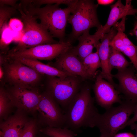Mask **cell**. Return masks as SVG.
Returning <instances> with one entry per match:
<instances>
[{
  "mask_svg": "<svg viewBox=\"0 0 137 137\" xmlns=\"http://www.w3.org/2000/svg\"><path fill=\"white\" fill-rule=\"evenodd\" d=\"M91 94L88 84H82L80 90L70 103L64 114V128L76 133L84 127L93 128L100 114L94 105V99Z\"/></svg>",
  "mask_w": 137,
  "mask_h": 137,
  "instance_id": "1",
  "label": "cell"
},
{
  "mask_svg": "<svg viewBox=\"0 0 137 137\" xmlns=\"http://www.w3.org/2000/svg\"><path fill=\"white\" fill-rule=\"evenodd\" d=\"M77 0L73 4L61 8L57 4H47L44 7L34 6L29 0H22L20 4L30 13L40 21V24L59 42H66L65 29L70 13Z\"/></svg>",
  "mask_w": 137,
  "mask_h": 137,
  "instance_id": "2",
  "label": "cell"
},
{
  "mask_svg": "<svg viewBox=\"0 0 137 137\" xmlns=\"http://www.w3.org/2000/svg\"><path fill=\"white\" fill-rule=\"evenodd\" d=\"M23 24L22 36L18 45L7 53H11L43 44H53L59 42L54 39L48 31L37 18L19 4L16 7Z\"/></svg>",
  "mask_w": 137,
  "mask_h": 137,
  "instance_id": "3",
  "label": "cell"
},
{
  "mask_svg": "<svg viewBox=\"0 0 137 137\" xmlns=\"http://www.w3.org/2000/svg\"><path fill=\"white\" fill-rule=\"evenodd\" d=\"M98 5L90 0H77L69 16L68 22L72 26L71 32L66 37V41L72 44L78 38L92 28L98 29L102 25L98 18Z\"/></svg>",
  "mask_w": 137,
  "mask_h": 137,
  "instance_id": "4",
  "label": "cell"
},
{
  "mask_svg": "<svg viewBox=\"0 0 137 137\" xmlns=\"http://www.w3.org/2000/svg\"><path fill=\"white\" fill-rule=\"evenodd\" d=\"M136 103L128 100L122 101L118 106L112 107L100 114L95 127L99 129L103 137H114L124 127L133 114Z\"/></svg>",
  "mask_w": 137,
  "mask_h": 137,
  "instance_id": "5",
  "label": "cell"
},
{
  "mask_svg": "<svg viewBox=\"0 0 137 137\" xmlns=\"http://www.w3.org/2000/svg\"><path fill=\"white\" fill-rule=\"evenodd\" d=\"M46 76L45 90L53 97L65 114L72 99L80 90L83 79L68 75L64 78Z\"/></svg>",
  "mask_w": 137,
  "mask_h": 137,
  "instance_id": "6",
  "label": "cell"
},
{
  "mask_svg": "<svg viewBox=\"0 0 137 137\" xmlns=\"http://www.w3.org/2000/svg\"><path fill=\"white\" fill-rule=\"evenodd\" d=\"M5 59L2 66L4 72L3 80L8 85L29 89L37 88L45 75L18 60L7 59L5 57Z\"/></svg>",
  "mask_w": 137,
  "mask_h": 137,
  "instance_id": "7",
  "label": "cell"
},
{
  "mask_svg": "<svg viewBox=\"0 0 137 137\" xmlns=\"http://www.w3.org/2000/svg\"><path fill=\"white\" fill-rule=\"evenodd\" d=\"M37 112V121L41 128L48 127L64 128L65 122L64 113L60 106L45 90L41 93Z\"/></svg>",
  "mask_w": 137,
  "mask_h": 137,
  "instance_id": "8",
  "label": "cell"
},
{
  "mask_svg": "<svg viewBox=\"0 0 137 137\" xmlns=\"http://www.w3.org/2000/svg\"><path fill=\"white\" fill-rule=\"evenodd\" d=\"M72 44L67 42L53 44H45L11 53L5 54L7 59L20 58L37 60H51L71 49Z\"/></svg>",
  "mask_w": 137,
  "mask_h": 137,
  "instance_id": "9",
  "label": "cell"
},
{
  "mask_svg": "<svg viewBox=\"0 0 137 137\" xmlns=\"http://www.w3.org/2000/svg\"><path fill=\"white\" fill-rule=\"evenodd\" d=\"M5 88L17 109L26 114H34L40 101L41 93L38 88L29 89L8 85Z\"/></svg>",
  "mask_w": 137,
  "mask_h": 137,
  "instance_id": "10",
  "label": "cell"
},
{
  "mask_svg": "<svg viewBox=\"0 0 137 137\" xmlns=\"http://www.w3.org/2000/svg\"><path fill=\"white\" fill-rule=\"evenodd\" d=\"M71 49L60 55L54 62L48 64L69 75L80 76L84 80L91 79L82 61Z\"/></svg>",
  "mask_w": 137,
  "mask_h": 137,
  "instance_id": "11",
  "label": "cell"
},
{
  "mask_svg": "<svg viewBox=\"0 0 137 137\" xmlns=\"http://www.w3.org/2000/svg\"><path fill=\"white\" fill-rule=\"evenodd\" d=\"M93 89L98 104L107 110L116 103L122 102L119 91L112 84L105 80L100 73L97 74Z\"/></svg>",
  "mask_w": 137,
  "mask_h": 137,
  "instance_id": "12",
  "label": "cell"
},
{
  "mask_svg": "<svg viewBox=\"0 0 137 137\" xmlns=\"http://www.w3.org/2000/svg\"><path fill=\"white\" fill-rule=\"evenodd\" d=\"M133 66L120 71L112 75L119 82L117 90L125 96L126 100L137 103V75Z\"/></svg>",
  "mask_w": 137,
  "mask_h": 137,
  "instance_id": "13",
  "label": "cell"
},
{
  "mask_svg": "<svg viewBox=\"0 0 137 137\" xmlns=\"http://www.w3.org/2000/svg\"><path fill=\"white\" fill-rule=\"evenodd\" d=\"M131 1L126 0L124 5L121 0H118L114 4L110 6L111 10L105 24L97 29L95 33L100 39L105 34L109 32L111 27L117 23V21L127 15H134L137 13V9H134L131 4Z\"/></svg>",
  "mask_w": 137,
  "mask_h": 137,
  "instance_id": "14",
  "label": "cell"
},
{
  "mask_svg": "<svg viewBox=\"0 0 137 137\" xmlns=\"http://www.w3.org/2000/svg\"><path fill=\"white\" fill-rule=\"evenodd\" d=\"M117 33L116 30L112 28L108 33L104 34L100 39V42L96 48L98 51L101 63V71L100 73L104 79L113 85L117 89L118 85L115 83L111 74L109 64L110 43Z\"/></svg>",
  "mask_w": 137,
  "mask_h": 137,
  "instance_id": "15",
  "label": "cell"
},
{
  "mask_svg": "<svg viewBox=\"0 0 137 137\" xmlns=\"http://www.w3.org/2000/svg\"><path fill=\"white\" fill-rule=\"evenodd\" d=\"M26 115L17 109L13 115L1 121L0 137H19L22 129L29 119Z\"/></svg>",
  "mask_w": 137,
  "mask_h": 137,
  "instance_id": "16",
  "label": "cell"
},
{
  "mask_svg": "<svg viewBox=\"0 0 137 137\" xmlns=\"http://www.w3.org/2000/svg\"><path fill=\"white\" fill-rule=\"evenodd\" d=\"M78 44L72 47L71 50L82 61L87 56L93 52L94 48H96L100 42L95 34L91 35L89 31H86L77 38Z\"/></svg>",
  "mask_w": 137,
  "mask_h": 137,
  "instance_id": "17",
  "label": "cell"
},
{
  "mask_svg": "<svg viewBox=\"0 0 137 137\" xmlns=\"http://www.w3.org/2000/svg\"><path fill=\"white\" fill-rule=\"evenodd\" d=\"M12 60H18L34 69L39 73L45 75L57 77L62 78L69 75L48 64L43 63L38 60L25 58Z\"/></svg>",
  "mask_w": 137,
  "mask_h": 137,
  "instance_id": "18",
  "label": "cell"
},
{
  "mask_svg": "<svg viewBox=\"0 0 137 137\" xmlns=\"http://www.w3.org/2000/svg\"><path fill=\"white\" fill-rule=\"evenodd\" d=\"M109 64L111 71L113 69L120 71L128 68L131 63L127 60L121 52L110 46Z\"/></svg>",
  "mask_w": 137,
  "mask_h": 137,
  "instance_id": "19",
  "label": "cell"
},
{
  "mask_svg": "<svg viewBox=\"0 0 137 137\" xmlns=\"http://www.w3.org/2000/svg\"><path fill=\"white\" fill-rule=\"evenodd\" d=\"M88 73L91 78H95L97 74V70L101 67V63L96 49L95 52H92L86 57L82 61Z\"/></svg>",
  "mask_w": 137,
  "mask_h": 137,
  "instance_id": "20",
  "label": "cell"
},
{
  "mask_svg": "<svg viewBox=\"0 0 137 137\" xmlns=\"http://www.w3.org/2000/svg\"><path fill=\"white\" fill-rule=\"evenodd\" d=\"M15 107L5 88L0 89V117L2 121L7 119L13 108Z\"/></svg>",
  "mask_w": 137,
  "mask_h": 137,
  "instance_id": "21",
  "label": "cell"
},
{
  "mask_svg": "<svg viewBox=\"0 0 137 137\" xmlns=\"http://www.w3.org/2000/svg\"><path fill=\"white\" fill-rule=\"evenodd\" d=\"M1 54H5L9 51V46L13 41V31L7 24L0 28Z\"/></svg>",
  "mask_w": 137,
  "mask_h": 137,
  "instance_id": "22",
  "label": "cell"
},
{
  "mask_svg": "<svg viewBox=\"0 0 137 137\" xmlns=\"http://www.w3.org/2000/svg\"><path fill=\"white\" fill-rule=\"evenodd\" d=\"M39 131L50 137H75L77 135L76 133L66 128L48 127L40 128Z\"/></svg>",
  "mask_w": 137,
  "mask_h": 137,
  "instance_id": "23",
  "label": "cell"
},
{
  "mask_svg": "<svg viewBox=\"0 0 137 137\" xmlns=\"http://www.w3.org/2000/svg\"><path fill=\"white\" fill-rule=\"evenodd\" d=\"M37 120L29 119L22 129L19 137H36L38 132Z\"/></svg>",
  "mask_w": 137,
  "mask_h": 137,
  "instance_id": "24",
  "label": "cell"
},
{
  "mask_svg": "<svg viewBox=\"0 0 137 137\" xmlns=\"http://www.w3.org/2000/svg\"><path fill=\"white\" fill-rule=\"evenodd\" d=\"M0 28L4 25L8 24L9 19L17 12L18 10L15 7L8 5L0 4Z\"/></svg>",
  "mask_w": 137,
  "mask_h": 137,
  "instance_id": "25",
  "label": "cell"
},
{
  "mask_svg": "<svg viewBox=\"0 0 137 137\" xmlns=\"http://www.w3.org/2000/svg\"><path fill=\"white\" fill-rule=\"evenodd\" d=\"M121 52L130 59L136 70L137 75V46L133 44L129 45H124Z\"/></svg>",
  "mask_w": 137,
  "mask_h": 137,
  "instance_id": "26",
  "label": "cell"
},
{
  "mask_svg": "<svg viewBox=\"0 0 137 137\" xmlns=\"http://www.w3.org/2000/svg\"><path fill=\"white\" fill-rule=\"evenodd\" d=\"M76 0H35L36 4L38 6H40L42 4H57L58 5L61 4H64L67 5L68 6L74 4Z\"/></svg>",
  "mask_w": 137,
  "mask_h": 137,
  "instance_id": "27",
  "label": "cell"
},
{
  "mask_svg": "<svg viewBox=\"0 0 137 137\" xmlns=\"http://www.w3.org/2000/svg\"><path fill=\"white\" fill-rule=\"evenodd\" d=\"M8 25L11 30L14 32L22 31L24 27L22 22L15 18H10Z\"/></svg>",
  "mask_w": 137,
  "mask_h": 137,
  "instance_id": "28",
  "label": "cell"
},
{
  "mask_svg": "<svg viewBox=\"0 0 137 137\" xmlns=\"http://www.w3.org/2000/svg\"><path fill=\"white\" fill-rule=\"evenodd\" d=\"M133 114V116L128 121L124 126V128L127 126H130L137 121V103H136Z\"/></svg>",
  "mask_w": 137,
  "mask_h": 137,
  "instance_id": "29",
  "label": "cell"
},
{
  "mask_svg": "<svg viewBox=\"0 0 137 137\" xmlns=\"http://www.w3.org/2000/svg\"><path fill=\"white\" fill-rule=\"evenodd\" d=\"M17 0H0V4L10 6L16 8L18 4H16Z\"/></svg>",
  "mask_w": 137,
  "mask_h": 137,
  "instance_id": "30",
  "label": "cell"
},
{
  "mask_svg": "<svg viewBox=\"0 0 137 137\" xmlns=\"http://www.w3.org/2000/svg\"><path fill=\"white\" fill-rule=\"evenodd\" d=\"M114 1L113 0H97V2L98 5H106L110 4L114 2Z\"/></svg>",
  "mask_w": 137,
  "mask_h": 137,
  "instance_id": "31",
  "label": "cell"
},
{
  "mask_svg": "<svg viewBox=\"0 0 137 137\" xmlns=\"http://www.w3.org/2000/svg\"><path fill=\"white\" fill-rule=\"evenodd\" d=\"M114 137H135V136L130 133H123L116 134Z\"/></svg>",
  "mask_w": 137,
  "mask_h": 137,
  "instance_id": "32",
  "label": "cell"
},
{
  "mask_svg": "<svg viewBox=\"0 0 137 137\" xmlns=\"http://www.w3.org/2000/svg\"><path fill=\"white\" fill-rule=\"evenodd\" d=\"M130 34L131 35H135L137 37V21L135 23L134 28Z\"/></svg>",
  "mask_w": 137,
  "mask_h": 137,
  "instance_id": "33",
  "label": "cell"
},
{
  "mask_svg": "<svg viewBox=\"0 0 137 137\" xmlns=\"http://www.w3.org/2000/svg\"><path fill=\"white\" fill-rule=\"evenodd\" d=\"M130 126L131 129L135 130L136 134L135 137H137V124L134 123L130 125Z\"/></svg>",
  "mask_w": 137,
  "mask_h": 137,
  "instance_id": "34",
  "label": "cell"
},
{
  "mask_svg": "<svg viewBox=\"0 0 137 137\" xmlns=\"http://www.w3.org/2000/svg\"><path fill=\"white\" fill-rule=\"evenodd\" d=\"M4 76V72L2 66H0V79L1 80H3Z\"/></svg>",
  "mask_w": 137,
  "mask_h": 137,
  "instance_id": "35",
  "label": "cell"
},
{
  "mask_svg": "<svg viewBox=\"0 0 137 137\" xmlns=\"http://www.w3.org/2000/svg\"><path fill=\"white\" fill-rule=\"evenodd\" d=\"M42 136L41 137H50L42 133Z\"/></svg>",
  "mask_w": 137,
  "mask_h": 137,
  "instance_id": "36",
  "label": "cell"
},
{
  "mask_svg": "<svg viewBox=\"0 0 137 137\" xmlns=\"http://www.w3.org/2000/svg\"><path fill=\"white\" fill-rule=\"evenodd\" d=\"M100 137H103L100 136Z\"/></svg>",
  "mask_w": 137,
  "mask_h": 137,
  "instance_id": "37",
  "label": "cell"
}]
</instances>
